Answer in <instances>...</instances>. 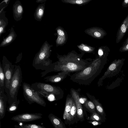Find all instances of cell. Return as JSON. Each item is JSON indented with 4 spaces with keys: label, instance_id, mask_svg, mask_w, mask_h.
Masks as SVG:
<instances>
[{
    "label": "cell",
    "instance_id": "obj_6",
    "mask_svg": "<svg viewBox=\"0 0 128 128\" xmlns=\"http://www.w3.org/2000/svg\"><path fill=\"white\" fill-rule=\"evenodd\" d=\"M22 88L24 98L29 104L36 103L44 107L46 106V103L42 96L34 90L30 85L24 82L22 84Z\"/></svg>",
    "mask_w": 128,
    "mask_h": 128
},
{
    "label": "cell",
    "instance_id": "obj_27",
    "mask_svg": "<svg viewBox=\"0 0 128 128\" xmlns=\"http://www.w3.org/2000/svg\"><path fill=\"white\" fill-rule=\"evenodd\" d=\"M87 0H70L69 2L76 3L77 4H81L88 1Z\"/></svg>",
    "mask_w": 128,
    "mask_h": 128
},
{
    "label": "cell",
    "instance_id": "obj_20",
    "mask_svg": "<svg viewBox=\"0 0 128 128\" xmlns=\"http://www.w3.org/2000/svg\"><path fill=\"white\" fill-rule=\"evenodd\" d=\"M15 128H46L43 126L35 124H23L21 126L15 125Z\"/></svg>",
    "mask_w": 128,
    "mask_h": 128
},
{
    "label": "cell",
    "instance_id": "obj_4",
    "mask_svg": "<svg viewBox=\"0 0 128 128\" xmlns=\"http://www.w3.org/2000/svg\"><path fill=\"white\" fill-rule=\"evenodd\" d=\"M31 86L42 97L50 101L58 99L62 94L59 87L46 83L36 82L32 84Z\"/></svg>",
    "mask_w": 128,
    "mask_h": 128
},
{
    "label": "cell",
    "instance_id": "obj_28",
    "mask_svg": "<svg viewBox=\"0 0 128 128\" xmlns=\"http://www.w3.org/2000/svg\"><path fill=\"white\" fill-rule=\"evenodd\" d=\"M88 122L92 124L94 126H97L100 125L101 123L100 122H98V121H88Z\"/></svg>",
    "mask_w": 128,
    "mask_h": 128
},
{
    "label": "cell",
    "instance_id": "obj_36",
    "mask_svg": "<svg viewBox=\"0 0 128 128\" xmlns=\"http://www.w3.org/2000/svg\"><path fill=\"white\" fill-rule=\"evenodd\" d=\"M83 49L84 50L86 51H89L90 50L89 48L87 46L84 47L83 48Z\"/></svg>",
    "mask_w": 128,
    "mask_h": 128
},
{
    "label": "cell",
    "instance_id": "obj_29",
    "mask_svg": "<svg viewBox=\"0 0 128 128\" xmlns=\"http://www.w3.org/2000/svg\"><path fill=\"white\" fill-rule=\"evenodd\" d=\"M63 38L61 36H58L57 40V43L58 44H60L62 43L63 42Z\"/></svg>",
    "mask_w": 128,
    "mask_h": 128
},
{
    "label": "cell",
    "instance_id": "obj_14",
    "mask_svg": "<svg viewBox=\"0 0 128 128\" xmlns=\"http://www.w3.org/2000/svg\"><path fill=\"white\" fill-rule=\"evenodd\" d=\"M14 18L16 20H20L22 18L23 12L22 6L19 1L16 2L13 6Z\"/></svg>",
    "mask_w": 128,
    "mask_h": 128
},
{
    "label": "cell",
    "instance_id": "obj_30",
    "mask_svg": "<svg viewBox=\"0 0 128 128\" xmlns=\"http://www.w3.org/2000/svg\"><path fill=\"white\" fill-rule=\"evenodd\" d=\"M6 25V24L0 26V34L1 35L4 32L5 27Z\"/></svg>",
    "mask_w": 128,
    "mask_h": 128
},
{
    "label": "cell",
    "instance_id": "obj_22",
    "mask_svg": "<svg viewBox=\"0 0 128 128\" xmlns=\"http://www.w3.org/2000/svg\"><path fill=\"white\" fill-rule=\"evenodd\" d=\"M20 102L18 99L12 103L10 105L8 108V111L10 112H12L16 111L18 108V106Z\"/></svg>",
    "mask_w": 128,
    "mask_h": 128
},
{
    "label": "cell",
    "instance_id": "obj_9",
    "mask_svg": "<svg viewBox=\"0 0 128 128\" xmlns=\"http://www.w3.org/2000/svg\"><path fill=\"white\" fill-rule=\"evenodd\" d=\"M42 116V114L40 113H24L14 116L11 119L18 122H26L41 119Z\"/></svg>",
    "mask_w": 128,
    "mask_h": 128
},
{
    "label": "cell",
    "instance_id": "obj_17",
    "mask_svg": "<svg viewBox=\"0 0 128 128\" xmlns=\"http://www.w3.org/2000/svg\"><path fill=\"white\" fill-rule=\"evenodd\" d=\"M16 36V34L13 28H12L9 34L4 39L0 45V47L4 46L10 44L14 40Z\"/></svg>",
    "mask_w": 128,
    "mask_h": 128
},
{
    "label": "cell",
    "instance_id": "obj_1",
    "mask_svg": "<svg viewBox=\"0 0 128 128\" xmlns=\"http://www.w3.org/2000/svg\"><path fill=\"white\" fill-rule=\"evenodd\" d=\"M58 61L53 63L48 69L41 73L42 77L52 72H69L81 71L88 66L92 62H88L77 57L71 56L58 58Z\"/></svg>",
    "mask_w": 128,
    "mask_h": 128
},
{
    "label": "cell",
    "instance_id": "obj_13",
    "mask_svg": "<svg viewBox=\"0 0 128 128\" xmlns=\"http://www.w3.org/2000/svg\"><path fill=\"white\" fill-rule=\"evenodd\" d=\"M8 97L4 92H0V120L4 117L6 113Z\"/></svg>",
    "mask_w": 128,
    "mask_h": 128
},
{
    "label": "cell",
    "instance_id": "obj_32",
    "mask_svg": "<svg viewBox=\"0 0 128 128\" xmlns=\"http://www.w3.org/2000/svg\"><path fill=\"white\" fill-rule=\"evenodd\" d=\"M22 57V54L21 53L16 58V62H15V63L16 64L18 62L21 60Z\"/></svg>",
    "mask_w": 128,
    "mask_h": 128
},
{
    "label": "cell",
    "instance_id": "obj_31",
    "mask_svg": "<svg viewBox=\"0 0 128 128\" xmlns=\"http://www.w3.org/2000/svg\"><path fill=\"white\" fill-rule=\"evenodd\" d=\"M122 6L124 8L128 6V0H124L122 4Z\"/></svg>",
    "mask_w": 128,
    "mask_h": 128
},
{
    "label": "cell",
    "instance_id": "obj_19",
    "mask_svg": "<svg viewBox=\"0 0 128 128\" xmlns=\"http://www.w3.org/2000/svg\"><path fill=\"white\" fill-rule=\"evenodd\" d=\"M5 78L2 67L0 62V92H4Z\"/></svg>",
    "mask_w": 128,
    "mask_h": 128
},
{
    "label": "cell",
    "instance_id": "obj_11",
    "mask_svg": "<svg viewBox=\"0 0 128 128\" xmlns=\"http://www.w3.org/2000/svg\"><path fill=\"white\" fill-rule=\"evenodd\" d=\"M128 29V15L121 24L117 32L116 42L118 43L122 39Z\"/></svg>",
    "mask_w": 128,
    "mask_h": 128
},
{
    "label": "cell",
    "instance_id": "obj_23",
    "mask_svg": "<svg viewBox=\"0 0 128 128\" xmlns=\"http://www.w3.org/2000/svg\"><path fill=\"white\" fill-rule=\"evenodd\" d=\"M84 106L92 113L96 112L95 105L92 101L86 100L84 103Z\"/></svg>",
    "mask_w": 128,
    "mask_h": 128
},
{
    "label": "cell",
    "instance_id": "obj_25",
    "mask_svg": "<svg viewBox=\"0 0 128 128\" xmlns=\"http://www.w3.org/2000/svg\"><path fill=\"white\" fill-rule=\"evenodd\" d=\"M120 52H125L128 51V37L123 44L119 50Z\"/></svg>",
    "mask_w": 128,
    "mask_h": 128
},
{
    "label": "cell",
    "instance_id": "obj_18",
    "mask_svg": "<svg viewBox=\"0 0 128 128\" xmlns=\"http://www.w3.org/2000/svg\"><path fill=\"white\" fill-rule=\"evenodd\" d=\"M45 8L44 4H40L36 10L34 14L35 19L38 21H40L43 16Z\"/></svg>",
    "mask_w": 128,
    "mask_h": 128
},
{
    "label": "cell",
    "instance_id": "obj_16",
    "mask_svg": "<svg viewBox=\"0 0 128 128\" xmlns=\"http://www.w3.org/2000/svg\"><path fill=\"white\" fill-rule=\"evenodd\" d=\"M73 100L72 96L71 97H67L63 116V118L64 120H69V114Z\"/></svg>",
    "mask_w": 128,
    "mask_h": 128
},
{
    "label": "cell",
    "instance_id": "obj_33",
    "mask_svg": "<svg viewBox=\"0 0 128 128\" xmlns=\"http://www.w3.org/2000/svg\"><path fill=\"white\" fill-rule=\"evenodd\" d=\"M57 32L58 34L60 36H62L64 34V32L60 29H58Z\"/></svg>",
    "mask_w": 128,
    "mask_h": 128
},
{
    "label": "cell",
    "instance_id": "obj_24",
    "mask_svg": "<svg viewBox=\"0 0 128 128\" xmlns=\"http://www.w3.org/2000/svg\"><path fill=\"white\" fill-rule=\"evenodd\" d=\"M77 110L76 106L74 100L69 114V121H71L75 117Z\"/></svg>",
    "mask_w": 128,
    "mask_h": 128
},
{
    "label": "cell",
    "instance_id": "obj_26",
    "mask_svg": "<svg viewBox=\"0 0 128 128\" xmlns=\"http://www.w3.org/2000/svg\"><path fill=\"white\" fill-rule=\"evenodd\" d=\"M90 120L92 121L98 122L101 120V118L98 114L95 112L92 113L90 117Z\"/></svg>",
    "mask_w": 128,
    "mask_h": 128
},
{
    "label": "cell",
    "instance_id": "obj_12",
    "mask_svg": "<svg viewBox=\"0 0 128 128\" xmlns=\"http://www.w3.org/2000/svg\"><path fill=\"white\" fill-rule=\"evenodd\" d=\"M70 72H60L57 74L47 76L44 78V80L46 82L56 83L62 81L69 75Z\"/></svg>",
    "mask_w": 128,
    "mask_h": 128
},
{
    "label": "cell",
    "instance_id": "obj_21",
    "mask_svg": "<svg viewBox=\"0 0 128 128\" xmlns=\"http://www.w3.org/2000/svg\"><path fill=\"white\" fill-rule=\"evenodd\" d=\"M92 102L94 104L98 114L102 116L104 114V111L101 104L96 99L92 100Z\"/></svg>",
    "mask_w": 128,
    "mask_h": 128
},
{
    "label": "cell",
    "instance_id": "obj_5",
    "mask_svg": "<svg viewBox=\"0 0 128 128\" xmlns=\"http://www.w3.org/2000/svg\"><path fill=\"white\" fill-rule=\"evenodd\" d=\"M22 82V74L21 68L19 65H15L14 73L7 95L9 105L17 100V96L20 88Z\"/></svg>",
    "mask_w": 128,
    "mask_h": 128
},
{
    "label": "cell",
    "instance_id": "obj_2",
    "mask_svg": "<svg viewBox=\"0 0 128 128\" xmlns=\"http://www.w3.org/2000/svg\"><path fill=\"white\" fill-rule=\"evenodd\" d=\"M106 61L101 57L97 58L84 70L73 74L70 80L80 84H90L100 73Z\"/></svg>",
    "mask_w": 128,
    "mask_h": 128
},
{
    "label": "cell",
    "instance_id": "obj_7",
    "mask_svg": "<svg viewBox=\"0 0 128 128\" xmlns=\"http://www.w3.org/2000/svg\"><path fill=\"white\" fill-rule=\"evenodd\" d=\"M2 65L5 78L4 90L7 95L13 76L15 65L12 64L4 56L2 58Z\"/></svg>",
    "mask_w": 128,
    "mask_h": 128
},
{
    "label": "cell",
    "instance_id": "obj_35",
    "mask_svg": "<svg viewBox=\"0 0 128 128\" xmlns=\"http://www.w3.org/2000/svg\"><path fill=\"white\" fill-rule=\"evenodd\" d=\"M98 54L99 56L101 57L103 55L104 53L102 50L100 49L98 50Z\"/></svg>",
    "mask_w": 128,
    "mask_h": 128
},
{
    "label": "cell",
    "instance_id": "obj_10",
    "mask_svg": "<svg viewBox=\"0 0 128 128\" xmlns=\"http://www.w3.org/2000/svg\"><path fill=\"white\" fill-rule=\"evenodd\" d=\"M71 96L76 106L78 117L79 118H82L83 117V112L82 105L80 102L79 94L77 92L72 89H71Z\"/></svg>",
    "mask_w": 128,
    "mask_h": 128
},
{
    "label": "cell",
    "instance_id": "obj_8",
    "mask_svg": "<svg viewBox=\"0 0 128 128\" xmlns=\"http://www.w3.org/2000/svg\"><path fill=\"white\" fill-rule=\"evenodd\" d=\"M125 59H115L110 64L103 75L99 79L98 84L101 86L103 80L108 78L112 77L118 74L124 64Z\"/></svg>",
    "mask_w": 128,
    "mask_h": 128
},
{
    "label": "cell",
    "instance_id": "obj_34",
    "mask_svg": "<svg viewBox=\"0 0 128 128\" xmlns=\"http://www.w3.org/2000/svg\"><path fill=\"white\" fill-rule=\"evenodd\" d=\"M94 35L97 37H100L101 36V34L100 32H96L94 33Z\"/></svg>",
    "mask_w": 128,
    "mask_h": 128
},
{
    "label": "cell",
    "instance_id": "obj_3",
    "mask_svg": "<svg viewBox=\"0 0 128 128\" xmlns=\"http://www.w3.org/2000/svg\"><path fill=\"white\" fill-rule=\"evenodd\" d=\"M50 48V46L46 41L36 55L32 65L36 70L44 71L49 68L52 65V60L49 58Z\"/></svg>",
    "mask_w": 128,
    "mask_h": 128
},
{
    "label": "cell",
    "instance_id": "obj_15",
    "mask_svg": "<svg viewBox=\"0 0 128 128\" xmlns=\"http://www.w3.org/2000/svg\"><path fill=\"white\" fill-rule=\"evenodd\" d=\"M48 117L54 128H66L61 120L53 114H50Z\"/></svg>",
    "mask_w": 128,
    "mask_h": 128
}]
</instances>
